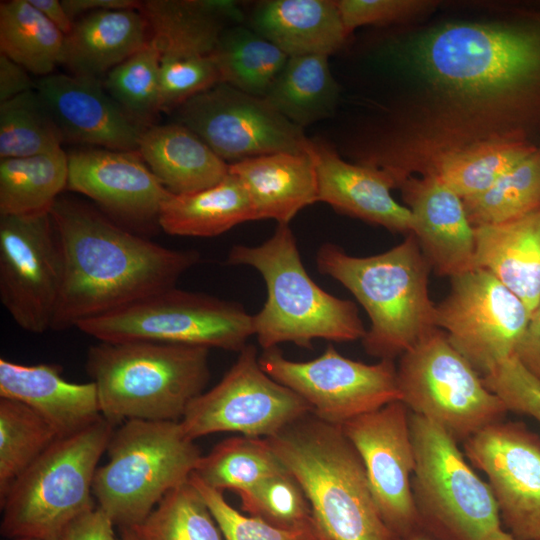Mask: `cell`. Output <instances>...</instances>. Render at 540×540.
Here are the masks:
<instances>
[{
    "label": "cell",
    "instance_id": "cell-1",
    "mask_svg": "<svg viewBox=\"0 0 540 540\" xmlns=\"http://www.w3.org/2000/svg\"><path fill=\"white\" fill-rule=\"evenodd\" d=\"M50 214L63 261L51 330L76 327L175 287L199 261L195 250L166 248L77 201L58 198Z\"/></svg>",
    "mask_w": 540,
    "mask_h": 540
},
{
    "label": "cell",
    "instance_id": "cell-2",
    "mask_svg": "<svg viewBox=\"0 0 540 540\" xmlns=\"http://www.w3.org/2000/svg\"><path fill=\"white\" fill-rule=\"evenodd\" d=\"M425 78L452 95L496 97L516 134L540 124V9L500 24L450 23L415 48Z\"/></svg>",
    "mask_w": 540,
    "mask_h": 540
},
{
    "label": "cell",
    "instance_id": "cell-3",
    "mask_svg": "<svg viewBox=\"0 0 540 540\" xmlns=\"http://www.w3.org/2000/svg\"><path fill=\"white\" fill-rule=\"evenodd\" d=\"M267 439L331 540H400L385 523L341 426L309 414Z\"/></svg>",
    "mask_w": 540,
    "mask_h": 540
},
{
    "label": "cell",
    "instance_id": "cell-4",
    "mask_svg": "<svg viewBox=\"0 0 540 540\" xmlns=\"http://www.w3.org/2000/svg\"><path fill=\"white\" fill-rule=\"evenodd\" d=\"M316 265L347 288L368 314L370 327L362 343L369 355L394 360L437 328L428 290L432 269L412 233L367 257L325 243L317 251Z\"/></svg>",
    "mask_w": 540,
    "mask_h": 540
},
{
    "label": "cell",
    "instance_id": "cell-5",
    "mask_svg": "<svg viewBox=\"0 0 540 540\" xmlns=\"http://www.w3.org/2000/svg\"><path fill=\"white\" fill-rule=\"evenodd\" d=\"M209 349L151 341L102 342L87 353L102 416L114 426L129 420L181 421L210 378Z\"/></svg>",
    "mask_w": 540,
    "mask_h": 540
},
{
    "label": "cell",
    "instance_id": "cell-6",
    "mask_svg": "<svg viewBox=\"0 0 540 540\" xmlns=\"http://www.w3.org/2000/svg\"><path fill=\"white\" fill-rule=\"evenodd\" d=\"M227 263L251 266L265 281L266 302L253 315L254 335L264 350L287 342L310 349L314 339L351 342L364 337L357 305L329 294L313 281L288 224H278L260 245L233 246Z\"/></svg>",
    "mask_w": 540,
    "mask_h": 540
},
{
    "label": "cell",
    "instance_id": "cell-7",
    "mask_svg": "<svg viewBox=\"0 0 540 540\" xmlns=\"http://www.w3.org/2000/svg\"><path fill=\"white\" fill-rule=\"evenodd\" d=\"M180 421L129 420L111 436L108 461L92 485L97 506L115 526L133 528L164 496L189 481L202 454Z\"/></svg>",
    "mask_w": 540,
    "mask_h": 540
},
{
    "label": "cell",
    "instance_id": "cell-8",
    "mask_svg": "<svg viewBox=\"0 0 540 540\" xmlns=\"http://www.w3.org/2000/svg\"><path fill=\"white\" fill-rule=\"evenodd\" d=\"M114 429L102 416L46 449L0 499L1 535L53 540L73 520L94 509L93 479Z\"/></svg>",
    "mask_w": 540,
    "mask_h": 540
},
{
    "label": "cell",
    "instance_id": "cell-9",
    "mask_svg": "<svg viewBox=\"0 0 540 540\" xmlns=\"http://www.w3.org/2000/svg\"><path fill=\"white\" fill-rule=\"evenodd\" d=\"M415 467L412 494L419 528L437 540H484L502 527L487 482L458 443L434 422L410 411Z\"/></svg>",
    "mask_w": 540,
    "mask_h": 540
},
{
    "label": "cell",
    "instance_id": "cell-10",
    "mask_svg": "<svg viewBox=\"0 0 540 540\" xmlns=\"http://www.w3.org/2000/svg\"><path fill=\"white\" fill-rule=\"evenodd\" d=\"M397 379L407 408L440 426L458 444L508 413L439 328L400 356Z\"/></svg>",
    "mask_w": 540,
    "mask_h": 540
},
{
    "label": "cell",
    "instance_id": "cell-11",
    "mask_svg": "<svg viewBox=\"0 0 540 540\" xmlns=\"http://www.w3.org/2000/svg\"><path fill=\"white\" fill-rule=\"evenodd\" d=\"M98 341H151L240 352L254 335L242 306L175 287L77 324Z\"/></svg>",
    "mask_w": 540,
    "mask_h": 540
},
{
    "label": "cell",
    "instance_id": "cell-12",
    "mask_svg": "<svg viewBox=\"0 0 540 540\" xmlns=\"http://www.w3.org/2000/svg\"><path fill=\"white\" fill-rule=\"evenodd\" d=\"M309 414L307 402L270 377L256 348L246 345L223 378L191 402L180 423L193 440L220 432L269 438Z\"/></svg>",
    "mask_w": 540,
    "mask_h": 540
},
{
    "label": "cell",
    "instance_id": "cell-13",
    "mask_svg": "<svg viewBox=\"0 0 540 540\" xmlns=\"http://www.w3.org/2000/svg\"><path fill=\"white\" fill-rule=\"evenodd\" d=\"M450 280L448 295L435 304V326L484 377L514 357L531 313L484 269L474 268Z\"/></svg>",
    "mask_w": 540,
    "mask_h": 540
},
{
    "label": "cell",
    "instance_id": "cell-14",
    "mask_svg": "<svg viewBox=\"0 0 540 540\" xmlns=\"http://www.w3.org/2000/svg\"><path fill=\"white\" fill-rule=\"evenodd\" d=\"M259 363L270 377L305 400L313 416L333 425L401 401L394 360L366 364L329 345L320 356L304 362L285 358L277 348L264 350Z\"/></svg>",
    "mask_w": 540,
    "mask_h": 540
},
{
    "label": "cell",
    "instance_id": "cell-15",
    "mask_svg": "<svg viewBox=\"0 0 540 540\" xmlns=\"http://www.w3.org/2000/svg\"><path fill=\"white\" fill-rule=\"evenodd\" d=\"M176 119L231 163L256 156L309 150L304 129L277 112L264 98L218 83L186 100Z\"/></svg>",
    "mask_w": 540,
    "mask_h": 540
},
{
    "label": "cell",
    "instance_id": "cell-16",
    "mask_svg": "<svg viewBox=\"0 0 540 540\" xmlns=\"http://www.w3.org/2000/svg\"><path fill=\"white\" fill-rule=\"evenodd\" d=\"M63 277L50 213L0 216V299L23 330L51 329Z\"/></svg>",
    "mask_w": 540,
    "mask_h": 540
},
{
    "label": "cell",
    "instance_id": "cell-17",
    "mask_svg": "<svg viewBox=\"0 0 540 540\" xmlns=\"http://www.w3.org/2000/svg\"><path fill=\"white\" fill-rule=\"evenodd\" d=\"M485 473L501 524L518 540L540 539V437L523 422L499 421L463 443Z\"/></svg>",
    "mask_w": 540,
    "mask_h": 540
},
{
    "label": "cell",
    "instance_id": "cell-18",
    "mask_svg": "<svg viewBox=\"0 0 540 540\" xmlns=\"http://www.w3.org/2000/svg\"><path fill=\"white\" fill-rule=\"evenodd\" d=\"M341 428L363 462L385 523L402 540L419 528L411 484L415 456L410 410L394 401Z\"/></svg>",
    "mask_w": 540,
    "mask_h": 540
},
{
    "label": "cell",
    "instance_id": "cell-19",
    "mask_svg": "<svg viewBox=\"0 0 540 540\" xmlns=\"http://www.w3.org/2000/svg\"><path fill=\"white\" fill-rule=\"evenodd\" d=\"M67 188L129 223L156 221L172 194L137 151L85 149L68 155Z\"/></svg>",
    "mask_w": 540,
    "mask_h": 540
},
{
    "label": "cell",
    "instance_id": "cell-20",
    "mask_svg": "<svg viewBox=\"0 0 540 540\" xmlns=\"http://www.w3.org/2000/svg\"><path fill=\"white\" fill-rule=\"evenodd\" d=\"M64 141L117 151H137L145 127L108 94L98 78L50 74L35 83Z\"/></svg>",
    "mask_w": 540,
    "mask_h": 540
},
{
    "label": "cell",
    "instance_id": "cell-21",
    "mask_svg": "<svg viewBox=\"0 0 540 540\" xmlns=\"http://www.w3.org/2000/svg\"><path fill=\"white\" fill-rule=\"evenodd\" d=\"M400 187L413 217L412 234L431 269L449 278L474 269L475 231L462 198L428 173Z\"/></svg>",
    "mask_w": 540,
    "mask_h": 540
},
{
    "label": "cell",
    "instance_id": "cell-22",
    "mask_svg": "<svg viewBox=\"0 0 540 540\" xmlns=\"http://www.w3.org/2000/svg\"><path fill=\"white\" fill-rule=\"evenodd\" d=\"M309 152L317 171L318 202L391 232L412 233V214L392 197L391 189L397 185L389 173L346 162L322 141L311 140Z\"/></svg>",
    "mask_w": 540,
    "mask_h": 540
},
{
    "label": "cell",
    "instance_id": "cell-23",
    "mask_svg": "<svg viewBox=\"0 0 540 540\" xmlns=\"http://www.w3.org/2000/svg\"><path fill=\"white\" fill-rule=\"evenodd\" d=\"M0 397L32 408L60 438L102 417L96 384L69 382L62 377L61 366L55 364L23 365L1 358Z\"/></svg>",
    "mask_w": 540,
    "mask_h": 540
},
{
    "label": "cell",
    "instance_id": "cell-24",
    "mask_svg": "<svg viewBox=\"0 0 540 540\" xmlns=\"http://www.w3.org/2000/svg\"><path fill=\"white\" fill-rule=\"evenodd\" d=\"M229 173L245 187L255 221L288 224L304 207L318 202L317 171L309 150L243 159L230 163Z\"/></svg>",
    "mask_w": 540,
    "mask_h": 540
},
{
    "label": "cell",
    "instance_id": "cell-25",
    "mask_svg": "<svg viewBox=\"0 0 540 540\" xmlns=\"http://www.w3.org/2000/svg\"><path fill=\"white\" fill-rule=\"evenodd\" d=\"M140 10L162 58L211 56L226 25L245 19L240 4L231 0H148Z\"/></svg>",
    "mask_w": 540,
    "mask_h": 540
},
{
    "label": "cell",
    "instance_id": "cell-26",
    "mask_svg": "<svg viewBox=\"0 0 540 540\" xmlns=\"http://www.w3.org/2000/svg\"><path fill=\"white\" fill-rule=\"evenodd\" d=\"M249 24L288 57L330 56L349 35L332 0L261 1L252 10Z\"/></svg>",
    "mask_w": 540,
    "mask_h": 540
},
{
    "label": "cell",
    "instance_id": "cell-27",
    "mask_svg": "<svg viewBox=\"0 0 540 540\" xmlns=\"http://www.w3.org/2000/svg\"><path fill=\"white\" fill-rule=\"evenodd\" d=\"M474 267L488 271L532 313L540 304V208L501 224L474 227Z\"/></svg>",
    "mask_w": 540,
    "mask_h": 540
},
{
    "label": "cell",
    "instance_id": "cell-28",
    "mask_svg": "<svg viewBox=\"0 0 540 540\" xmlns=\"http://www.w3.org/2000/svg\"><path fill=\"white\" fill-rule=\"evenodd\" d=\"M138 152L173 194L210 188L229 174V164L179 122L146 127Z\"/></svg>",
    "mask_w": 540,
    "mask_h": 540
},
{
    "label": "cell",
    "instance_id": "cell-29",
    "mask_svg": "<svg viewBox=\"0 0 540 540\" xmlns=\"http://www.w3.org/2000/svg\"><path fill=\"white\" fill-rule=\"evenodd\" d=\"M137 9L100 10L82 15L66 35L63 63L73 74L100 79L150 39Z\"/></svg>",
    "mask_w": 540,
    "mask_h": 540
},
{
    "label": "cell",
    "instance_id": "cell-30",
    "mask_svg": "<svg viewBox=\"0 0 540 540\" xmlns=\"http://www.w3.org/2000/svg\"><path fill=\"white\" fill-rule=\"evenodd\" d=\"M247 221H255L252 204L241 181L231 173L210 188L172 193L158 216L164 232L186 237H214Z\"/></svg>",
    "mask_w": 540,
    "mask_h": 540
},
{
    "label": "cell",
    "instance_id": "cell-31",
    "mask_svg": "<svg viewBox=\"0 0 540 540\" xmlns=\"http://www.w3.org/2000/svg\"><path fill=\"white\" fill-rule=\"evenodd\" d=\"M326 55L288 57L264 99L282 116L301 127L330 117L339 86Z\"/></svg>",
    "mask_w": 540,
    "mask_h": 540
},
{
    "label": "cell",
    "instance_id": "cell-32",
    "mask_svg": "<svg viewBox=\"0 0 540 540\" xmlns=\"http://www.w3.org/2000/svg\"><path fill=\"white\" fill-rule=\"evenodd\" d=\"M538 146L524 137L505 134L445 152L425 174H432L462 199L487 190Z\"/></svg>",
    "mask_w": 540,
    "mask_h": 540
},
{
    "label": "cell",
    "instance_id": "cell-33",
    "mask_svg": "<svg viewBox=\"0 0 540 540\" xmlns=\"http://www.w3.org/2000/svg\"><path fill=\"white\" fill-rule=\"evenodd\" d=\"M68 155L62 148L0 162V216L50 213L67 188Z\"/></svg>",
    "mask_w": 540,
    "mask_h": 540
},
{
    "label": "cell",
    "instance_id": "cell-34",
    "mask_svg": "<svg viewBox=\"0 0 540 540\" xmlns=\"http://www.w3.org/2000/svg\"><path fill=\"white\" fill-rule=\"evenodd\" d=\"M66 36L29 0L0 4L1 53L41 77L63 63Z\"/></svg>",
    "mask_w": 540,
    "mask_h": 540
},
{
    "label": "cell",
    "instance_id": "cell-35",
    "mask_svg": "<svg viewBox=\"0 0 540 540\" xmlns=\"http://www.w3.org/2000/svg\"><path fill=\"white\" fill-rule=\"evenodd\" d=\"M221 83L264 98L288 56L250 27H227L214 52Z\"/></svg>",
    "mask_w": 540,
    "mask_h": 540
},
{
    "label": "cell",
    "instance_id": "cell-36",
    "mask_svg": "<svg viewBox=\"0 0 540 540\" xmlns=\"http://www.w3.org/2000/svg\"><path fill=\"white\" fill-rule=\"evenodd\" d=\"M286 471L267 438H227L205 456L193 472L208 486L237 494L266 478Z\"/></svg>",
    "mask_w": 540,
    "mask_h": 540
},
{
    "label": "cell",
    "instance_id": "cell-37",
    "mask_svg": "<svg viewBox=\"0 0 540 540\" xmlns=\"http://www.w3.org/2000/svg\"><path fill=\"white\" fill-rule=\"evenodd\" d=\"M473 227L518 219L540 208V146L480 194L462 199Z\"/></svg>",
    "mask_w": 540,
    "mask_h": 540
},
{
    "label": "cell",
    "instance_id": "cell-38",
    "mask_svg": "<svg viewBox=\"0 0 540 540\" xmlns=\"http://www.w3.org/2000/svg\"><path fill=\"white\" fill-rule=\"evenodd\" d=\"M60 437L26 404L0 397V499L13 482Z\"/></svg>",
    "mask_w": 540,
    "mask_h": 540
},
{
    "label": "cell",
    "instance_id": "cell-39",
    "mask_svg": "<svg viewBox=\"0 0 540 540\" xmlns=\"http://www.w3.org/2000/svg\"><path fill=\"white\" fill-rule=\"evenodd\" d=\"M64 137L34 89L0 103V159L21 158L61 148Z\"/></svg>",
    "mask_w": 540,
    "mask_h": 540
},
{
    "label": "cell",
    "instance_id": "cell-40",
    "mask_svg": "<svg viewBox=\"0 0 540 540\" xmlns=\"http://www.w3.org/2000/svg\"><path fill=\"white\" fill-rule=\"evenodd\" d=\"M139 540H224L210 509L190 481L167 493L131 528Z\"/></svg>",
    "mask_w": 540,
    "mask_h": 540
},
{
    "label": "cell",
    "instance_id": "cell-41",
    "mask_svg": "<svg viewBox=\"0 0 540 540\" xmlns=\"http://www.w3.org/2000/svg\"><path fill=\"white\" fill-rule=\"evenodd\" d=\"M160 58V49L150 37L141 49L110 70L103 82L116 103L145 128L161 112Z\"/></svg>",
    "mask_w": 540,
    "mask_h": 540
},
{
    "label": "cell",
    "instance_id": "cell-42",
    "mask_svg": "<svg viewBox=\"0 0 540 540\" xmlns=\"http://www.w3.org/2000/svg\"><path fill=\"white\" fill-rule=\"evenodd\" d=\"M238 495L244 512L276 527L294 529L314 520L304 491L287 470Z\"/></svg>",
    "mask_w": 540,
    "mask_h": 540
},
{
    "label": "cell",
    "instance_id": "cell-43",
    "mask_svg": "<svg viewBox=\"0 0 540 540\" xmlns=\"http://www.w3.org/2000/svg\"><path fill=\"white\" fill-rule=\"evenodd\" d=\"M190 483L198 490L215 521L224 540H320L322 529L314 519L311 523L294 528L276 527L266 521L244 514L232 507L220 492L200 480L194 473Z\"/></svg>",
    "mask_w": 540,
    "mask_h": 540
},
{
    "label": "cell",
    "instance_id": "cell-44",
    "mask_svg": "<svg viewBox=\"0 0 540 540\" xmlns=\"http://www.w3.org/2000/svg\"><path fill=\"white\" fill-rule=\"evenodd\" d=\"M221 83L214 54L192 58H160L161 112L175 110L194 95Z\"/></svg>",
    "mask_w": 540,
    "mask_h": 540
},
{
    "label": "cell",
    "instance_id": "cell-45",
    "mask_svg": "<svg viewBox=\"0 0 540 540\" xmlns=\"http://www.w3.org/2000/svg\"><path fill=\"white\" fill-rule=\"evenodd\" d=\"M485 385L505 404L508 412L540 423V381L512 357L483 377Z\"/></svg>",
    "mask_w": 540,
    "mask_h": 540
},
{
    "label": "cell",
    "instance_id": "cell-46",
    "mask_svg": "<svg viewBox=\"0 0 540 540\" xmlns=\"http://www.w3.org/2000/svg\"><path fill=\"white\" fill-rule=\"evenodd\" d=\"M337 6L348 34L363 25H386L411 19L433 6L425 0H339Z\"/></svg>",
    "mask_w": 540,
    "mask_h": 540
},
{
    "label": "cell",
    "instance_id": "cell-47",
    "mask_svg": "<svg viewBox=\"0 0 540 540\" xmlns=\"http://www.w3.org/2000/svg\"><path fill=\"white\" fill-rule=\"evenodd\" d=\"M114 527L107 514L96 506L73 520L53 540H121Z\"/></svg>",
    "mask_w": 540,
    "mask_h": 540
},
{
    "label": "cell",
    "instance_id": "cell-48",
    "mask_svg": "<svg viewBox=\"0 0 540 540\" xmlns=\"http://www.w3.org/2000/svg\"><path fill=\"white\" fill-rule=\"evenodd\" d=\"M514 357L526 371L540 381V304L530 316Z\"/></svg>",
    "mask_w": 540,
    "mask_h": 540
},
{
    "label": "cell",
    "instance_id": "cell-49",
    "mask_svg": "<svg viewBox=\"0 0 540 540\" xmlns=\"http://www.w3.org/2000/svg\"><path fill=\"white\" fill-rule=\"evenodd\" d=\"M34 88L28 71L0 53V103Z\"/></svg>",
    "mask_w": 540,
    "mask_h": 540
},
{
    "label": "cell",
    "instance_id": "cell-50",
    "mask_svg": "<svg viewBox=\"0 0 540 540\" xmlns=\"http://www.w3.org/2000/svg\"><path fill=\"white\" fill-rule=\"evenodd\" d=\"M61 3L73 21L95 11L137 9L141 6L140 2L134 0H62Z\"/></svg>",
    "mask_w": 540,
    "mask_h": 540
},
{
    "label": "cell",
    "instance_id": "cell-51",
    "mask_svg": "<svg viewBox=\"0 0 540 540\" xmlns=\"http://www.w3.org/2000/svg\"><path fill=\"white\" fill-rule=\"evenodd\" d=\"M49 21H51L65 36L68 35L74 21L68 16L61 1L58 0H29Z\"/></svg>",
    "mask_w": 540,
    "mask_h": 540
},
{
    "label": "cell",
    "instance_id": "cell-52",
    "mask_svg": "<svg viewBox=\"0 0 540 540\" xmlns=\"http://www.w3.org/2000/svg\"><path fill=\"white\" fill-rule=\"evenodd\" d=\"M484 540H518L510 532L503 530L502 527H499L492 532H490Z\"/></svg>",
    "mask_w": 540,
    "mask_h": 540
},
{
    "label": "cell",
    "instance_id": "cell-53",
    "mask_svg": "<svg viewBox=\"0 0 540 540\" xmlns=\"http://www.w3.org/2000/svg\"><path fill=\"white\" fill-rule=\"evenodd\" d=\"M402 540H437L421 528H417Z\"/></svg>",
    "mask_w": 540,
    "mask_h": 540
},
{
    "label": "cell",
    "instance_id": "cell-54",
    "mask_svg": "<svg viewBox=\"0 0 540 540\" xmlns=\"http://www.w3.org/2000/svg\"><path fill=\"white\" fill-rule=\"evenodd\" d=\"M120 538L121 540H139L131 528L120 529Z\"/></svg>",
    "mask_w": 540,
    "mask_h": 540
},
{
    "label": "cell",
    "instance_id": "cell-55",
    "mask_svg": "<svg viewBox=\"0 0 540 540\" xmlns=\"http://www.w3.org/2000/svg\"><path fill=\"white\" fill-rule=\"evenodd\" d=\"M5 540H40V539L30 538V537H21V538H12V539H5Z\"/></svg>",
    "mask_w": 540,
    "mask_h": 540
},
{
    "label": "cell",
    "instance_id": "cell-56",
    "mask_svg": "<svg viewBox=\"0 0 540 540\" xmlns=\"http://www.w3.org/2000/svg\"><path fill=\"white\" fill-rule=\"evenodd\" d=\"M320 540H331V539L323 532Z\"/></svg>",
    "mask_w": 540,
    "mask_h": 540
},
{
    "label": "cell",
    "instance_id": "cell-57",
    "mask_svg": "<svg viewBox=\"0 0 540 540\" xmlns=\"http://www.w3.org/2000/svg\"><path fill=\"white\" fill-rule=\"evenodd\" d=\"M540 540V539H539Z\"/></svg>",
    "mask_w": 540,
    "mask_h": 540
}]
</instances>
